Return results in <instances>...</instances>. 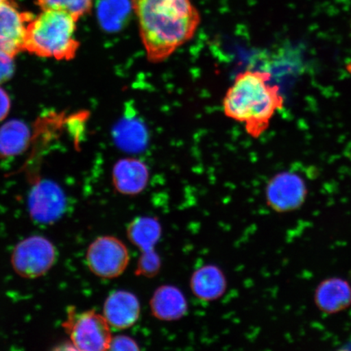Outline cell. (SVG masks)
Returning <instances> with one entry per match:
<instances>
[{
  "mask_svg": "<svg viewBox=\"0 0 351 351\" xmlns=\"http://www.w3.org/2000/svg\"><path fill=\"white\" fill-rule=\"evenodd\" d=\"M139 37L152 64L169 60L194 38L201 23L191 0H131Z\"/></svg>",
  "mask_w": 351,
  "mask_h": 351,
  "instance_id": "1",
  "label": "cell"
},
{
  "mask_svg": "<svg viewBox=\"0 0 351 351\" xmlns=\"http://www.w3.org/2000/svg\"><path fill=\"white\" fill-rule=\"evenodd\" d=\"M271 74L247 69L237 74L223 99V114L243 124L245 132L256 139L269 128L271 120L285 106L278 86L271 83Z\"/></svg>",
  "mask_w": 351,
  "mask_h": 351,
  "instance_id": "2",
  "label": "cell"
},
{
  "mask_svg": "<svg viewBox=\"0 0 351 351\" xmlns=\"http://www.w3.org/2000/svg\"><path fill=\"white\" fill-rule=\"evenodd\" d=\"M78 20L60 10H42L28 26L25 51L56 60H71L80 47L75 34Z\"/></svg>",
  "mask_w": 351,
  "mask_h": 351,
  "instance_id": "3",
  "label": "cell"
},
{
  "mask_svg": "<svg viewBox=\"0 0 351 351\" xmlns=\"http://www.w3.org/2000/svg\"><path fill=\"white\" fill-rule=\"evenodd\" d=\"M63 327L76 350H109L112 336L109 324L103 314L94 310L77 313L74 307H70Z\"/></svg>",
  "mask_w": 351,
  "mask_h": 351,
  "instance_id": "4",
  "label": "cell"
},
{
  "mask_svg": "<svg viewBox=\"0 0 351 351\" xmlns=\"http://www.w3.org/2000/svg\"><path fill=\"white\" fill-rule=\"evenodd\" d=\"M56 254L51 241L43 236L34 235L16 245L12 254V265L21 278H38L54 265Z\"/></svg>",
  "mask_w": 351,
  "mask_h": 351,
  "instance_id": "5",
  "label": "cell"
},
{
  "mask_svg": "<svg viewBox=\"0 0 351 351\" xmlns=\"http://www.w3.org/2000/svg\"><path fill=\"white\" fill-rule=\"evenodd\" d=\"M130 261L128 248L113 236H101L90 245L86 263L92 274L103 279H113L126 270Z\"/></svg>",
  "mask_w": 351,
  "mask_h": 351,
  "instance_id": "6",
  "label": "cell"
},
{
  "mask_svg": "<svg viewBox=\"0 0 351 351\" xmlns=\"http://www.w3.org/2000/svg\"><path fill=\"white\" fill-rule=\"evenodd\" d=\"M308 196V187L304 178L293 171H282L267 182L265 199L267 207L274 213H295L302 208Z\"/></svg>",
  "mask_w": 351,
  "mask_h": 351,
  "instance_id": "7",
  "label": "cell"
},
{
  "mask_svg": "<svg viewBox=\"0 0 351 351\" xmlns=\"http://www.w3.org/2000/svg\"><path fill=\"white\" fill-rule=\"evenodd\" d=\"M34 15L13 2L0 3V54L14 59L25 51L26 35Z\"/></svg>",
  "mask_w": 351,
  "mask_h": 351,
  "instance_id": "8",
  "label": "cell"
},
{
  "mask_svg": "<svg viewBox=\"0 0 351 351\" xmlns=\"http://www.w3.org/2000/svg\"><path fill=\"white\" fill-rule=\"evenodd\" d=\"M64 208V193L53 182H40L30 192L29 210L34 221L53 222L63 214Z\"/></svg>",
  "mask_w": 351,
  "mask_h": 351,
  "instance_id": "9",
  "label": "cell"
},
{
  "mask_svg": "<svg viewBox=\"0 0 351 351\" xmlns=\"http://www.w3.org/2000/svg\"><path fill=\"white\" fill-rule=\"evenodd\" d=\"M313 301L320 313L339 314L351 306V283L341 276L323 279L315 289Z\"/></svg>",
  "mask_w": 351,
  "mask_h": 351,
  "instance_id": "10",
  "label": "cell"
},
{
  "mask_svg": "<svg viewBox=\"0 0 351 351\" xmlns=\"http://www.w3.org/2000/svg\"><path fill=\"white\" fill-rule=\"evenodd\" d=\"M141 314V305L134 293L117 291L105 300L103 315L109 326L117 329L133 327Z\"/></svg>",
  "mask_w": 351,
  "mask_h": 351,
  "instance_id": "11",
  "label": "cell"
},
{
  "mask_svg": "<svg viewBox=\"0 0 351 351\" xmlns=\"http://www.w3.org/2000/svg\"><path fill=\"white\" fill-rule=\"evenodd\" d=\"M150 173L146 164L135 158H124L114 165L112 179L114 188L123 195H137L146 189Z\"/></svg>",
  "mask_w": 351,
  "mask_h": 351,
  "instance_id": "12",
  "label": "cell"
},
{
  "mask_svg": "<svg viewBox=\"0 0 351 351\" xmlns=\"http://www.w3.org/2000/svg\"><path fill=\"white\" fill-rule=\"evenodd\" d=\"M150 309L153 317L161 322H176L185 317L188 302L181 289L174 285H165L154 292Z\"/></svg>",
  "mask_w": 351,
  "mask_h": 351,
  "instance_id": "13",
  "label": "cell"
},
{
  "mask_svg": "<svg viewBox=\"0 0 351 351\" xmlns=\"http://www.w3.org/2000/svg\"><path fill=\"white\" fill-rule=\"evenodd\" d=\"M190 287L193 295L197 298L212 302L225 295L227 280L219 267L208 265L199 267L192 274Z\"/></svg>",
  "mask_w": 351,
  "mask_h": 351,
  "instance_id": "14",
  "label": "cell"
},
{
  "mask_svg": "<svg viewBox=\"0 0 351 351\" xmlns=\"http://www.w3.org/2000/svg\"><path fill=\"white\" fill-rule=\"evenodd\" d=\"M162 226L156 217H139L127 228V236L141 251V256H158L156 247L161 238Z\"/></svg>",
  "mask_w": 351,
  "mask_h": 351,
  "instance_id": "15",
  "label": "cell"
},
{
  "mask_svg": "<svg viewBox=\"0 0 351 351\" xmlns=\"http://www.w3.org/2000/svg\"><path fill=\"white\" fill-rule=\"evenodd\" d=\"M29 130L24 122L10 121L0 127V158L19 155L27 147Z\"/></svg>",
  "mask_w": 351,
  "mask_h": 351,
  "instance_id": "16",
  "label": "cell"
},
{
  "mask_svg": "<svg viewBox=\"0 0 351 351\" xmlns=\"http://www.w3.org/2000/svg\"><path fill=\"white\" fill-rule=\"evenodd\" d=\"M130 12L131 0H101L99 20L104 29L113 32L125 25Z\"/></svg>",
  "mask_w": 351,
  "mask_h": 351,
  "instance_id": "17",
  "label": "cell"
},
{
  "mask_svg": "<svg viewBox=\"0 0 351 351\" xmlns=\"http://www.w3.org/2000/svg\"><path fill=\"white\" fill-rule=\"evenodd\" d=\"M41 10H53L69 13L78 21L90 13L93 0H36Z\"/></svg>",
  "mask_w": 351,
  "mask_h": 351,
  "instance_id": "18",
  "label": "cell"
},
{
  "mask_svg": "<svg viewBox=\"0 0 351 351\" xmlns=\"http://www.w3.org/2000/svg\"><path fill=\"white\" fill-rule=\"evenodd\" d=\"M109 350H139V346L134 339L125 335L112 337L111 343H110Z\"/></svg>",
  "mask_w": 351,
  "mask_h": 351,
  "instance_id": "19",
  "label": "cell"
},
{
  "mask_svg": "<svg viewBox=\"0 0 351 351\" xmlns=\"http://www.w3.org/2000/svg\"><path fill=\"white\" fill-rule=\"evenodd\" d=\"M13 73V59L0 54V84L10 79Z\"/></svg>",
  "mask_w": 351,
  "mask_h": 351,
  "instance_id": "20",
  "label": "cell"
},
{
  "mask_svg": "<svg viewBox=\"0 0 351 351\" xmlns=\"http://www.w3.org/2000/svg\"><path fill=\"white\" fill-rule=\"evenodd\" d=\"M11 101L7 92L0 87V121L5 119L10 111Z\"/></svg>",
  "mask_w": 351,
  "mask_h": 351,
  "instance_id": "21",
  "label": "cell"
},
{
  "mask_svg": "<svg viewBox=\"0 0 351 351\" xmlns=\"http://www.w3.org/2000/svg\"><path fill=\"white\" fill-rule=\"evenodd\" d=\"M5 1H10V0H0V3L5 2Z\"/></svg>",
  "mask_w": 351,
  "mask_h": 351,
  "instance_id": "22",
  "label": "cell"
}]
</instances>
